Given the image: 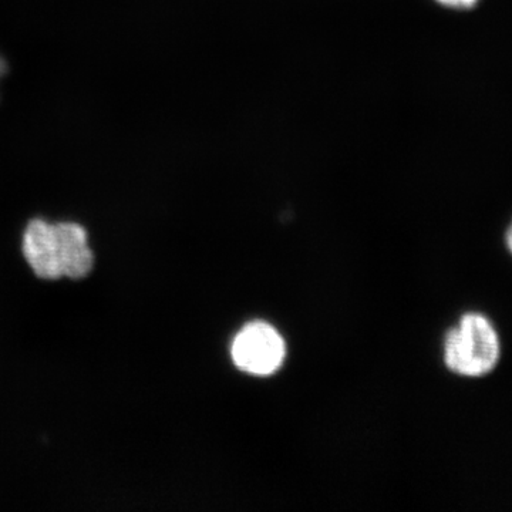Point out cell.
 Here are the masks:
<instances>
[{
	"label": "cell",
	"instance_id": "cell-1",
	"mask_svg": "<svg viewBox=\"0 0 512 512\" xmlns=\"http://www.w3.org/2000/svg\"><path fill=\"white\" fill-rule=\"evenodd\" d=\"M444 359L457 375H488L500 359V339L491 320L481 313L464 315L457 328L447 333Z\"/></svg>",
	"mask_w": 512,
	"mask_h": 512
},
{
	"label": "cell",
	"instance_id": "cell-2",
	"mask_svg": "<svg viewBox=\"0 0 512 512\" xmlns=\"http://www.w3.org/2000/svg\"><path fill=\"white\" fill-rule=\"evenodd\" d=\"M232 359L251 375H272L284 363V339L268 323H249L232 343Z\"/></svg>",
	"mask_w": 512,
	"mask_h": 512
},
{
	"label": "cell",
	"instance_id": "cell-3",
	"mask_svg": "<svg viewBox=\"0 0 512 512\" xmlns=\"http://www.w3.org/2000/svg\"><path fill=\"white\" fill-rule=\"evenodd\" d=\"M62 276L83 279L92 272L94 255L87 231L76 222L53 224Z\"/></svg>",
	"mask_w": 512,
	"mask_h": 512
},
{
	"label": "cell",
	"instance_id": "cell-4",
	"mask_svg": "<svg viewBox=\"0 0 512 512\" xmlns=\"http://www.w3.org/2000/svg\"><path fill=\"white\" fill-rule=\"evenodd\" d=\"M23 254L39 278L47 281L63 278L57 255L55 228L50 222L42 218L29 222L23 234Z\"/></svg>",
	"mask_w": 512,
	"mask_h": 512
},
{
	"label": "cell",
	"instance_id": "cell-5",
	"mask_svg": "<svg viewBox=\"0 0 512 512\" xmlns=\"http://www.w3.org/2000/svg\"><path fill=\"white\" fill-rule=\"evenodd\" d=\"M437 5H440L441 8L451 9V10H467L473 9L474 6L477 5L478 0H434Z\"/></svg>",
	"mask_w": 512,
	"mask_h": 512
},
{
	"label": "cell",
	"instance_id": "cell-6",
	"mask_svg": "<svg viewBox=\"0 0 512 512\" xmlns=\"http://www.w3.org/2000/svg\"><path fill=\"white\" fill-rule=\"evenodd\" d=\"M6 72H8V64H6L3 57H0V79L5 76Z\"/></svg>",
	"mask_w": 512,
	"mask_h": 512
},
{
	"label": "cell",
	"instance_id": "cell-7",
	"mask_svg": "<svg viewBox=\"0 0 512 512\" xmlns=\"http://www.w3.org/2000/svg\"><path fill=\"white\" fill-rule=\"evenodd\" d=\"M505 241H507V247L508 249H510V252L512 254V224L511 227L508 228L507 237H505Z\"/></svg>",
	"mask_w": 512,
	"mask_h": 512
}]
</instances>
